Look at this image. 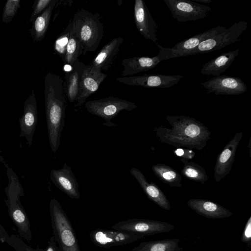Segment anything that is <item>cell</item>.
<instances>
[{
	"label": "cell",
	"mask_w": 251,
	"mask_h": 251,
	"mask_svg": "<svg viewBox=\"0 0 251 251\" xmlns=\"http://www.w3.org/2000/svg\"><path fill=\"white\" fill-rule=\"evenodd\" d=\"M72 28V23H70L60 36L57 39L55 43V49L61 55L64 62L66 47L69 37V34Z\"/></svg>",
	"instance_id": "31"
},
{
	"label": "cell",
	"mask_w": 251,
	"mask_h": 251,
	"mask_svg": "<svg viewBox=\"0 0 251 251\" xmlns=\"http://www.w3.org/2000/svg\"><path fill=\"white\" fill-rule=\"evenodd\" d=\"M86 65L77 59L71 66V69L66 73L63 82L64 92L71 103L76 100L78 95L80 83Z\"/></svg>",
	"instance_id": "21"
},
{
	"label": "cell",
	"mask_w": 251,
	"mask_h": 251,
	"mask_svg": "<svg viewBox=\"0 0 251 251\" xmlns=\"http://www.w3.org/2000/svg\"><path fill=\"white\" fill-rule=\"evenodd\" d=\"M175 152L176 155L182 157L181 159L185 160L192 159L195 155V152L192 150L187 149L183 150L181 148L176 149L175 151Z\"/></svg>",
	"instance_id": "35"
},
{
	"label": "cell",
	"mask_w": 251,
	"mask_h": 251,
	"mask_svg": "<svg viewBox=\"0 0 251 251\" xmlns=\"http://www.w3.org/2000/svg\"><path fill=\"white\" fill-rule=\"evenodd\" d=\"M50 179L60 190L73 199H79L80 194L78 184L70 167L64 163L59 170L52 169L50 172Z\"/></svg>",
	"instance_id": "18"
},
{
	"label": "cell",
	"mask_w": 251,
	"mask_h": 251,
	"mask_svg": "<svg viewBox=\"0 0 251 251\" xmlns=\"http://www.w3.org/2000/svg\"><path fill=\"white\" fill-rule=\"evenodd\" d=\"M138 106L134 102L110 96L87 101L85 107L88 112L100 117L108 123L121 111H131Z\"/></svg>",
	"instance_id": "6"
},
{
	"label": "cell",
	"mask_w": 251,
	"mask_h": 251,
	"mask_svg": "<svg viewBox=\"0 0 251 251\" xmlns=\"http://www.w3.org/2000/svg\"><path fill=\"white\" fill-rule=\"evenodd\" d=\"M226 29L225 27L217 26L180 42L172 48L163 47L157 44L159 49L157 56L160 61L171 58L188 56L190 52L197 48L201 42L213 37Z\"/></svg>",
	"instance_id": "8"
},
{
	"label": "cell",
	"mask_w": 251,
	"mask_h": 251,
	"mask_svg": "<svg viewBox=\"0 0 251 251\" xmlns=\"http://www.w3.org/2000/svg\"><path fill=\"white\" fill-rule=\"evenodd\" d=\"M49 209L53 236L62 251H80L72 224L58 201L50 200Z\"/></svg>",
	"instance_id": "5"
},
{
	"label": "cell",
	"mask_w": 251,
	"mask_h": 251,
	"mask_svg": "<svg viewBox=\"0 0 251 251\" xmlns=\"http://www.w3.org/2000/svg\"><path fill=\"white\" fill-rule=\"evenodd\" d=\"M239 50L240 49H237L234 50L225 52L208 61L202 66L201 70V74L214 76L220 75L231 65L238 55Z\"/></svg>",
	"instance_id": "24"
},
{
	"label": "cell",
	"mask_w": 251,
	"mask_h": 251,
	"mask_svg": "<svg viewBox=\"0 0 251 251\" xmlns=\"http://www.w3.org/2000/svg\"><path fill=\"white\" fill-rule=\"evenodd\" d=\"M181 161L184 164L181 170V174L184 176L201 184L208 179V175L201 166L194 162H188V160L181 159Z\"/></svg>",
	"instance_id": "28"
},
{
	"label": "cell",
	"mask_w": 251,
	"mask_h": 251,
	"mask_svg": "<svg viewBox=\"0 0 251 251\" xmlns=\"http://www.w3.org/2000/svg\"><path fill=\"white\" fill-rule=\"evenodd\" d=\"M111 227L114 230L131 232L146 237L170 232L174 229L175 226L167 222L153 220L130 219L115 223Z\"/></svg>",
	"instance_id": "9"
},
{
	"label": "cell",
	"mask_w": 251,
	"mask_h": 251,
	"mask_svg": "<svg viewBox=\"0 0 251 251\" xmlns=\"http://www.w3.org/2000/svg\"><path fill=\"white\" fill-rule=\"evenodd\" d=\"M193 1L199 3H202L204 4H210L212 2L211 0H193Z\"/></svg>",
	"instance_id": "39"
},
{
	"label": "cell",
	"mask_w": 251,
	"mask_h": 251,
	"mask_svg": "<svg viewBox=\"0 0 251 251\" xmlns=\"http://www.w3.org/2000/svg\"><path fill=\"white\" fill-rule=\"evenodd\" d=\"M241 241L250 248L251 246V216L249 218L243 230Z\"/></svg>",
	"instance_id": "34"
},
{
	"label": "cell",
	"mask_w": 251,
	"mask_h": 251,
	"mask_svg": "<svg viewBox=\"0 0 251 251\" xmlns=\"http://www.w3.org/2000/svg\"><path fill=\"white\" fill-rule=\"evenodd\" d=\"M179 239H164L143 242L132 249V251H185L178 245Z\"/></svg>",
	"instance_id": "26"
},
{
	"label": "cell",
	"mask_w": 251,
	"mask_h": 251,
	"mask_svg": "<svg viewBox=\"0 0 251 251\" xmlns=\"http://www.w3.org/2000/svg\"><path fill=\"white\" fill-rule=\"evenodd\" d=\"M123 41L122 37L113 39L103 47L90 65L100 71H107L119 51L120 47Z\"/></svg>",
	"instance_id": "22"
},
{
	"label": "cell",
	"mask_w": 251,
	"mask_h": 251,
	"mask_svg": "<svg viewBox=\"0 0 251 251\" xmlns=\"http://www.w3.org/2000/svg\"><path fill=\"white\" fill-rule=\"evenodd\" d=\"M57 2V0H52L47 8L32 23L31 36L34 41L39 42L44 38L50 22L53 10Z\"/></svg>",
	"instance_id": "25"
},
{
	"label": "cell",
	"mask_w": 251,
	"mask_h": 251,
	"mask_svg": "<svg viewBox=\"0 0 251 251\" xmlns=\"http://www.w3.org/2000/svg\"><path fill=\"white\" fill-rule=\"evenodd\" d=\"M8 184L4 191L7 199L4 200L9 215L17 227L18 232L23 239L30 241L32 235L28 217L20 201L24 196V191L18 176L13 170L6 167Z\"/></svg>",
	"instance_id": "4"
},
{
	"label": "cell",
	"mask_w": 251,
	"mask_h": 251,
	"mask_svg": "<svg viewBox=\"0 0 251 251\" xmlns=\"http://www.w3.org/2000/svg\"><path fill=\"white\" fill-rule=\"evenodd\" d=\"M171 127H156L157 137L163 143L176 147L203 149L210 139V132L201 123L186 116H168Z\"/></svg>",
	"instance_id": "1"
},
{
	"label": "cell",
	"mask_w": 251,
	"mask_h": 251,
	"mask_svg": "<svg viewBox=\"0 0 251 251\" xmlns=\"http://www.w3.org/2000/svg\"><path fill=\"white\" fill-rule=\"evenodd\" d=\"M187 205L197 213L208 219L226 218L233 214L222 205L206 200L191 199L187 201Z\"/></svg>",
	"instance_id": "19"
},
{
	"label": "cell",
	"mask_w": 251,
	"mask_h": 251,
	"mask_svg": "<svg viewBox=\"0 0 251 251\" xmlns=\"http://www.w3.org/2000/svg\"><path fill=\"white\" fill-rule=\"evenodd\" d=\"M9 236H10L0 223V242L2 243H6Z\"/></svg>",
	"instance_id": "37"
},
{
	"label": "cell",
	"mask_w": 251,
	"mask_h": 251,
	"mask_svg": "<svg viewBox=\"0 0 251 251\" xmlns=\"http://www.w3.org/2000/svg\"><path fill=\"white\" fill-rule=\"evenodd\" d=\"M160 62L158 56H137L123 59L121 65L123 70L121 75L124 77L132 75L143 71L154 68Z\"/></svg>",
	"instance_id": "23"
},
{
	"label": "cell",
	"mask_w": 251,
	"mask_h": 251,
	"mask_svg": "<svg viewBox=\"0 0 251 251\" xmlns=\"http://www.w3.org/2000/svg\"><path fill=\"white\" fill-rule=\"evenodd\" d=\"M145 237L140 234L114 229L98 228L91 231L90 233L92 242L96 246L103 248L129 244Z\"/></svg>",
	"instance_id": "11"
},
{
	"label": "cell",
	"mask_w": 251,
	"mask_h": 251,
	"mask_svg": "<svg viewBox=\"0 0 251 251\" xmlns=\"http://www.w3.org/2000/svg\"><path fill=\"white\" fill-rule=\"evenodd\" d=\"M0 163H2L5 166V167H6L7 166H8V164H7L6 161H5V160L4 159V158H3V157L2 156V154L0 149Z\"/></svg>",
	"instance_id": "38"
},
{
	"label": "cell",
	"mask_w": 251,
	"mask_h": 251,
	"mask_svg": "<svg viewBox=\"0 0 251 251\" xmlns=\"http://www.w3.org/2000/svg\"><path fill=\"white\" fill-rule=\"evenodd\" d=\"M38 121L37 105L34 90L25 100L24 105V113L19 118L20 137H25L30 147L32 144L33 137Z\"/></svg>",
	"instance_id": "14"
},
{
	"label": "cell",
	"mask_w": 251,
	"mask_h": 251,
	"mask_svg": "<svg viewBox=\"0 0 251 251\" xmlns=\"http://www.w3.org/2000/svg\"><path fill=\"white\" fill-rule=\"evenodd\" d=\"M20 0H8L3 7L2 21L8 24L15 16L18 8L20 7Z\"/></svg>",
	"instance_id": "30"
},
{
	"label": "cell",
	"mask_w": 251,
	"mask_h": 251,
	"mask_svg": "<svg viewBox=\"0 0 251 251\" xmlns=\"http://www.w3.org/2000/svg\"><path fill=\"white\" fill-rule=\"evenodd\" d=\"M6 243L16 251H43V249H34L28 246L21 238L15 235L9 236Z\"/></svg>",
	"instance_id": "32"
},
{
	"label": "cell",
	"mask_w": 251,
	"mask_h": 251,
	"mask_svg": "<svg viewBox=\"0 0 251 251\" xmlns=\"http://www.w3.org/2000/svg\"><path fill=\"white\" fill-rule=\"evenodd\" d=\"M72 29L80 43L82 54L97 50L104 33L103 24L98 14L83 8L76 11L72 22Z\"/></svg>",
	"instance_id": "3"
},
{
	"label": "cell",
	"mask_w": 251,
	"mask_h": 251,
	"mask_svg": "<svg viewBox=\"0 0 251 251\" xmlns=\"http://www.w3.org/2000/svg\"><path fill=\"white\" fill-rule=\"evenodd\" d=\"M155 175L164 183L171 187H181V175L172 167L163 164H156L151 167Z\"/></svg>",
	"instance_id": "27"
},
{
	"label": "cell",
	"mask_w": 251,
	"mask_h": 251,
	"mask_svg": "<svg viewBox=\"0 0 251 251\" xmlns=\"http://www.w3.org/2000/svg\"><path fill=\"white\" fill-rule=\"evenodd\" d=\"M131 175L137 180L148 198L160 207L167 210L171 209L170 203L165 194L153 182L149 183L142 172L135 168L130 171Z\"/></svg>",
	"instance_id": "20"
},
{
	"label": "cell",
	"mask_w": 251,
	"mask_h": 251,
	"mask_svg": "<svg viewBox=\"0 0 251 251\" xmlns=\"http://www.w3.org/2000/svg\"><path fill=\"white\" fill-rule=\"evenodd\" d=\"M172 17L179 22L197 21L206 17L211 8L190 0H163Z\"/></svg>",
	"instance_id": "10"
},
{
	"label": "cell",
	"mask_w": 251,
	"mask_h": 251,
	"mask_svg": "<svg viewBox=\"0 0 251 251\" xmlns=\"http://www.w3.org/2000/svg\"><path fill=\"white\" fill-rule=\"evenodd\" d=\"M242 136V132L236 134L218 155L214 168V178L217 182L228 175L230 171Z\"/></svg>",
	"instance_id": "17"
},
{
	"label": "cell",
	"mask_w": 251,
	"mask_h": 251,
	"mask_svg": "<svg viewBox=\"0 0 251 251\" xmlns=\"http://www.w3.org/2000/svg\"><path fill=\"white\" fill-rule=\"evenodd\" d=\"M43 251H57L55 240L53 236H52L48 242V245L45 250H43Z\"/></svg>",
	"instance_id": "36"
},
{
	"label": "cell",
	"mask_w": 251,
	"mask_h": 251,
	"mask_svg": "<svg viewBox=\"0 0 251 251\" xmlns=\"http://www.w3.org/2000/svg\"><path fill=\"white\" fill-rule=\"evenodd\" d=\"M107 75L95 69L90 64L85 65L81 76L78 95L75 102V107L83 104L86 99L97 91Z\"/></svg>",
	"instance_id": "16"
},
{
	"label": "cell",
	"mask_w": 251,
	"mask_h": 251,
	"mask_svg": "<svg viewBox=\"0 0 251 251\" xmlns=\"http://www.w3.org/2000/svg\"><path fill=\"white\" fill-rule=\"evenodd\" d=\"M134 17L139 32L147 40L158 44V25L144 0H135Z\"/></svg>",
	"instance_id": "15"
},
{
	"label": "cell",
	"mask_w": 251,
	"mask_h": 251,
	"mask_svg": "<svg viewBox=\"0 0 251 251\" xmlns=\"http://www.w3.org/2000/svg\"><path fill=\"white\" fill-rule=\"evenodd\" d=\"M81 54L82 51L80 43L71 28L67 45L64 62L71 66Z\"/></svg>",
	"instance_id": "29"
},
{
	"label": "cell",
	"mask_w": 251,
	"mask_h": 251,
	"mask_svg": "<svg viewBox=\"0 0 251 251\" xmlns=\"http://www.w3.org/2000/svg\"><path fill=\"white\" fill-rule=\"evenodd\" d=\"M201 85L208 93L215 95H239L247 90L246 84L240 78L226 75L214 76Z\"/></svg>",
	"instance_id": "12"
},
{
	"label": "cell",
	"mask_w": 251,
	"mask_h": 251,
	"mask_svg": "<svg viewBox=\"0 0 251 251\" xmlns=\"http://www.w3.org/2000/svg\"><path fill=\"white\" fill-rule=\"evenodd\" d=\"M247 28L248 23L246 22L240 21L235 23L223 32L201 42L197 48L190 52L188 55L219 50L238 41Z\"/></svg>",
	"instance_id": "7"
},
{
	"label": "cell",
	"mask_w": 251,
	"mask_h": 251,
	"mask_svg": "<svg viewBox=\"0 0 251 251\" xmlns=\"http://www.w3.org/2000/svg\"><path fill=\"white\" fill-rule=\"evenodd\" d=\"M63 80L58 75L47 73L44 78L45 112L50 147L55 153L65 126L66 101Z\"/></svg>",
	"instance_id": "2"
},
{
	"label": "cell",
	"mask_w": 251,
	"mask_h": 251,
	"mask_svg": "<svg viewBox=\"0 0 251 251\" xmlns=\"http://www.w3.org/2000/svg\"><path fill=\"white\" fill-rule=\"evenodd\" d=\"M183 77L184 76L180 75H144L117 77L116 80L120 83L131 86H142L146 88H166L177 84Z\"/></svg>",
	"instance_id": "13"
},
{
	"label": "cell",
	"mask_w": 251,
	"mask_h": 251,
	"mask_svg": "<svg viewBox=\"0 0 251 251\" xmlns=\"http://www.w3.org/2000/svg\"><path fill=\"white\" fill-rule=\"evenodd\" d=\"M52 0H38L34 1L33 11L29 21L33 23L35 19L40 15L49 5Z\"/></svg>",
	"instance_id": "33"
}]
</instances>
